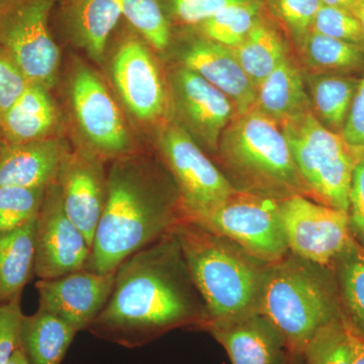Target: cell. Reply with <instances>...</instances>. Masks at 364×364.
I'll return each mask as SVG.
<instances>
[{"mask_svg": "<svg viewBox=\"0 0 364 364\" xmlns=\"http://www.w3.org/2000/svg\"><path fill=\"white\" fill-rule=\"evenodd\" d=\"M208 313L173 231L117 268L114 287L87 331L138 348L182 327L205 328Z\"/></svg>", "mask_w": 364, "mask_h": 364, "instance_id": "1", "label": "cell"}, {"mask_svg": "<svg viewBox=\"0 0 364 364\" xmlns=\"http://www.w3.org/2000/svg\"><path fill=\"white\" fill-rule=\"evenodd\" d=\"M183 221L181 196L165 176L141 158L112 160L107 198L85 269L117 272L133 254L173 231Z\"/></svg>", "mask_w": 364, "mask_h": 364, "instance_id": "2", "label": "cell"}, {"mask_svg": "<svg viewBox=\"0 0 364 364\" xmlns=\"http://www.w3.org/2000/svg\"><path fill=\"white\" fill-rule=\"evenodd\" d=\"M208 313L205 328L259 312L269 264L224 237L183 220L173 229Z\"/></svg>", "mask_w": 364, "mask_h": 364, "instance_id": "3", "label": "cell"}, {"mask_svg": "<svg viewBox=\"0 0 364 364\" xmlns=\"http://www.w3.org/2000/svg\"><path fill=\"white\" fill-rule=\"evenodd\" d=\"M217 154L238 191L277 200L294 196L311 198L282 127L256 109L228 124Z\"/></svg>", "mask_w": 364, "mask_h": 364, "instance_id": "4", "label": "cell"}, {"mask_svg": "<svg viewBox=\"0 0 364 364\" xmlns=\"http://www.w3.org/2000/svg\"><path fill=\"white\" fill-rule=\"evenodd\" d=\"M259 312L282 333L291 354H301L324 326L342 315L331 268L289 252L267 267Z\"/></svg>", "mask_w": 364, "mask_h": 364, "instance_id": "5", "label": "cell"}, {"mask_svg": "<svg viewBox=\"0 0 364 364\" xmlns=\"http://www.w3.org/2000/svg\"><path fill=\"white\" fill-rule=\"evenodd\" d=\"M280 127L311 198L347 212L356 159L341 135L325 128L313 112L287 119Z\"/></svg>", "mask_w": 364, "mask_h": 364, "instance_id": "6", "label": "cell"}, {"mask_svg": "<svg viewBox=\"0 0 364 364\" xmlns=\"http://www.w3.org/2000/svg\"><path fill=\"white\" fill-rule=\"evenodd\" d=\"M183 220L224 237L267 264L289 253L279 200L268 196L236 189L221 203Z\"/></svg>", "mask_w": 364, "mask_h": 364, "instance_id": "7", "label": "cell"}, {"mask_svg": "<svg viewBox=\"0 0 364 364\" xmlns=\"http://www.w3.org/2000/svg\"><path fill=\"white\" fill-rule=\"evenodd\" d=\"M157 146L181 196L183 219L221 203L236 191L224 172L176 122L162 126Z\"/></svg>", "mask_w": 364, "mask_h": 364, "instance_id": "8", "label": "cell"}, {"mask_svg": "<svg viewBox=\"0 0 364 364\" xmlns=\"http://www.w3.org/2000/svg\"><path fill=\"white\" fill-rule=\"evenodd\" d=\"M53 0H21L0 14V47L32 83L54 85L60 52L48 26Z\"/></svg>", "mask_w": 364, "mask_h": 364, "instance_id": "9", "label": "cell"}, {"mask_svg": "<svg viewBox=\"0 0 364 364\" xmlns=\"http://www.w3.org/2000/svg\"><path fill=\"white\" fill-rule=\"evenodd\" d=\"M279 208L289 252L331 268L352 239L347 212L304 196L279 200Z\"/></svg>", "mask_w": 364, "mask_h": 364, "instance_id": "10", "label": "cell"}, {"mask_svg": "<svg viewBox=\"0 0 364 364\" xmlns=\"http://www.w3.org/2000/svg\"><path fill=\"white\" fill-rule=\"evenodd\" d=\"M168 82L173 122L200 147L217 154L223 132L237 116L233 102L181 64L170 71Z\"/></svg>", "mask_w": 364, "mask_h": 364, "instance_id": "11", "label": "cell"}, {"mask_svg": "<svg viewBox=\"0 0 364 364\" xmlns=\"http://www.w3.org/2000/svg\"><path fill=\"white\" fill-rule=\"evenodd\" d=\"M74 114L91 154L112 160L129 156L132 141L119 107L100 76L90 67L78 65L71 79Z\"/></svg>", "mask_w": 364, "mask_h": 364, "instance_id": "12", "label": "cell"}, {"mask_svg": "<svg viewBox=\"0 0 364 364\" xmlns=\"http://www.w3.org/2000/svg\"><path fill=\"white\" fill-rule=\"evenodd\" d=\"M90 247L64 210L58 181L46 188L36 223L35 274L52 279L85 268Z\"/></svg>", "mask_w": 364, "mask_h": 364, "instance_id": "13", "label": "cell"}, {"mask_svg": "<svg viewBox=\"0 0 364 364\" xmlns=\"http://www.w3.org/2000/svg\"><path fill=\"white\" fill-rule=\"evenodd\" d=\"M114 85L129 111L143 122L164 117L168 105L166 86L156 61L142 41L129 38L112 62Z\"/></svg>", "mask_w": 364, "mask_h": 364, "instance_id": "14", "label": "cell"}, {"mask_svg": "<svg viewBox=\"0 0 364 364\" xmlns=\"http://www.w3.org/2000/svg\"><path fill=\"white\" fill-rule=\"evenodd\" d=\"M116 272L77 270L36 284L39 308L65 321L77 332L87 330L111 296Z\"/></svg>", "mask_w": 364, "mask_h": 364, "instance_id": "15", "label": "cell"}, {"mask_svg": "<svg viewBox=\"0 0 364 364\" xmlns=\"http://www.w3.org/2000/svg\"><path fill=\"white\" fill-rule=\"evenodd\" d=\"M64 210L92 247L107 198V172L91 153H68L57 176Z\"/></svg>", "mask_w": 364, "mask_h": 364, "instance_id": "16", "label": "cell"}, {"mask_svg": "<svg viewBox=\"0 0 364 364\" xmlns=\"http://www.w3.org/2000/svg\"><path fill=\"white\" fill-rule=\"evenodd\" d=\"M181 65L191 69L221 90L233 102L237 116L252 109L256 87L242 68L233 50L196 33L177 50Z\"/></svg>", "mask_w": 364, "mask_h": 364, "instance_id": "17", "label": "cell"}, {"mask_svg": "<svg viewBox=\"0 0 364 364\" xmlns=\"http://www.w3.org/2000/svg\"><path fill=\"white\" fill-rule=\"evenodd\" d=\"M232 364H287L291 353L277 327L260 312L205 328Z\"/></svg>", "mask_w": 364, "mask_h": 364, "instance_id": "18", "label": "cell"}, {"mask_svg": "<svg viewBox=\"0 0 364 364\" xmlns=\"http://www.w3.org/2000/svg\"><path fill=\"white\" fill-rule=\"evenodd\" d=\"M63 142L46 138L0 147V188H47L68 155Z\"/></svg>", "mask_w": 364, "mask_h": 364, "instance_id": "19", "label": "cell"}, {"mask_svg": "<svg viewBox=\"0 0 364 364\" xmlns=\"http://www.w3.org/2000/svg\"><path fill=\"white\" fill-rule=\"evenodd\" d=\"M252 109L279 124L312 112L304 72L291 54L258 86Z\"/></svg>", "mask_w": 364, "mask_h": 364, "instance_id": "20", "label": "cell"}, {"mask_svg": "<svg viewBox=\"0 0 364 364\" xmlns=\"http://www.w3.org/2000/svg\"><path fill=\"white\" fill-rule=\"evenodd\" d=\"M56 123V107L48 88L32 82L16 104L0 117V129L9 144L48 138Z\"/></svg>", "mask_w": 364, "mask_h": 364, "instance_id": "21", "label": "cell"}, {"mask_svg": "<svg viewBox=\"0 0 364 364\" xmlns=\"http://www.w3.org/2000/svg\"><path fill=\"white\" fill-rule=\"evenodd\" d=\"M122 16L117 0H68L66 21L74 41L102 61L107 41Z\"/></svg>", "mask_w": 364, "mask_h": 364, "instance_id": "22", "label": "cell"}, {"mask_svg": "<svg viewBox=\"0 0 364 364\" xmlns=\"http://www.w3.org/2000/svg\"><path fill=\"white\" fill-rule=\"evenodd\" d=\"M77 333L65 321L39 308L21 317L20 347L28 364H61Z\"/></svg>", "mask_w": 364, "mask_h": 364, "instance_id": "23", "label": "cell"}, {"mask_svg": "<svg viewBox=\"0 0 364 364\" xmlns=\"http://www.w3.org/2000/svg\"><path fill=\"white\" fill-rule=\"evenodd\" d=\"M36 223L0 233V304L21 296L35 273Z\"/></svg>", "mask_w": 364, "mask_h": 364, "instance_id": "24", "label": "cell"}, {"mask_svg": "<svg viewBox=\"0 0 364 364\" xmlns=\"http://www.w3.org/2000/svg\"><path fill=\"white\" fill-rule=\"evenodd\" d=\"M304 73L352 75L364 70V46L334 39L311 31L298 45Z\"/></svg>", "mask_w": 364, "mask_h": 364, "instance_id": "25", "label": "cell"}, {"mask_svg": "<svg viewBox=\"0 0 364 364\" xmlns=\"http://www.w3.org/2000/svg\"><path fill=\"white\" fill-rule=\"evenodd\" d=\"M232 50L256 90L291 54L289 43L279 28L263 14L245 39Z\"/></svg>", "mask_w": 364, "mask_h": 364, "instance_id": "26", "label": "cell"}, {"mask_svg": "<svg viewBox=\"0 0 364 364\" xmlns=\"http://www.w3.org/2000/svg\"><path fill=\"white\" fill-rule=\"evenodd\" d=\"M316 119L341 135L360 79L353 75L304 73Z\"/></svg>", "mask_w": 364, "mask_h": 364, "instance_id": "27", "label": "cell"}, {"mask_svg": "<svg viewBox=\"0 0 364 364\" xmlns=\"http://www.w3.org/2000/svg\"><path fill=\"white\" fill-rule=\"evenodd\" d=\"M331 270L342 315L364 340V249L351 239Z\"/></svg>", "mask_w": 364, "mask_h": 364, "instance_id": "28", "label": "cell"}, {"mask_svg": "<svg viewBox=\"0 0 364 364\" xmlns=\"http://www.w3.org/2000/svg\"><path fill=\"white\" fill-rule=\"evenodd\" d=\"M264 6L265 0L232 4L193 28L198 35L233 49L259 20Z\"/></svg>", "mask_w": 364, "mask_h": 364, "instance_id": "29", "label": "cell"}, {"mask_svg": "<svg viewBox=\"0 0 364 364\" xmlns=\"http://www.w3.org/2000/svg\"><path fill=\"white\" fill-rule=\"evenodd\" d=\"M301 355L304 364H353L354 332L343 315L321 328Z\"/></svg>", "mask_w": 364, "mask_h": 364, "instance_id": "30", "label": "cell"}, {"mask_svg": "<svg viewBox=\"0 0 364 364\" xmlns=\"http://www.w3.org/2000/svg\"><path fill=\"white\" fill-rule=\"evenodd\" d=\"M122 16L157 51L171 44V23L159 0H117Z\"/></svg>", "mask_w": 364, "mask_h": 364, "instance_id": "31", "label": "cell"}, {"mask_svg": "<svg viewBox=\"0 0 364 364\" xmlns=\"http://www.w3.org/2000/svg\"><path fill=\"white\" fill-rule=\"evenodd\" d=\"M47 188H0V233L36 219Z\"/></svg>", "mask_w": 364, "mask_h": 364, "instance_id": "32", "label": "cell"}, {"mask_svg": "<svg viewBox=\"0 0 364 364\" xmlns=\"http://www.w3.org/2000/svg\"><path fill=\"white\" fill-rule=\"evenodd\" d=\"M265 6L287 28L294 45H298L312 30L322 2L321 0H265Z\"/></svg>", "mask_w": 364, "mask_h": 364, "instance_id": "33", "label": "cell"}, {"mask_svg": "<svg viewBox=\"0 0 364 364\" xmlns=\"http://www.w3.org/2000/svg\"><path fill=\"white\" fill-rule=\"evenodd\" d=\"M313 32L364 46L363 28L351 11L322 4L314 21Z\"/></svg>", "mask_w": 364, "mask_h": 364, "instance_id": "34", "label": "cell"}, {"mask_svg": "<svg viewBox=\"0 0 364 364\" xmlns=\"http://www.w3.org/2000/svg\"><path fill=\"white\" fill-rule=\"evenodd\" d=\"M170 23L191 26L203 23L224 7L255 0H159Z\"/></svg>", "mask_w": 364, "mask_h": 364, "instance_id": "35", "label": "cell"}, {"mask_svg": "<svg viewBox=\"0 0 364 364\" xmlns=\"http://www.w3.org/2000/svg\"><path fill=\"white\" fill-rule=\"evenodd\" d=\"M21 296L0 304V364H9L20 347V325L23 313Z\"/></svg>", "mask_w": 364, "mask_h": 364, "instance_id": "36", "label": "cell"}, {"mask_svg": "<svg viewBox=\"0 0 364 364\" xmlns=\"http://www.w3.org/2000/svg\"><path fill=\"white\" fill-rule=\"evenodd\" d=\"M30 83L20 67L0 47V117L16 104Z\"/></svg>", "mask_w": 364, "mask_h": 364, "instance_id": "37", "label": "cell"}, {"mask_svg": "<svg viewBox=\"0 0 364 364\" xmlns=\"http://www.w3.org/2000/svg\"><path fill=\"white\" fill-rule=\"evenodd\" d=\"M348 203L349 232L352 239L364 249V156L358 158L354 164Z\"/></svg>", "mask_w": 364, "mask_h": 364, "instance_id": "38", "label": "cell"}, {"mask_svg": "<svg viewBox=\"0 0 364 364\" xmlns=\"http://www.w3.org/2000/svg\"><path fill=\"white\" fill-rule=\"evenodd\" d=\"M341 136L355 159L364 156V75L359 81Z\"/></svg>", "mask_w": 364, "mask_h": 364, "instance_id": "39", "label": "cell"}, {"mask_svg": "<svg viewBox=\"0 0 364 364\" xmlns=\"http://www.w3.org/2000/svg\"><path fill=\"white\" fill-rule=\"evenodd\" d=\"M353 364H364V340L355 333H354Z\"/></svg>", "mask_w": 364, "mask_h": 364, "instance_id": "40", "label": "cell"}, {"mask_svg": "<svg viewBox=\"0 0 364 364\" xmlns=\"http://www.w3.org/2000/svg\"><path fill=\"white\" fill-rule=\"evenodd\" d=\"M321 2L325 6L339 7L350 11L352 6L358 2V0H321Z\"/></svg>", "mask_w": 364, "mask_h": 364, "instance_id": "41", "label": "cell"}, {"mask_svg": "<svg viewBox=\"0 0 364 364\" xmlns=\"http://www.w3.org/2000/svg\"><path fill=\"white\" fill-rule=\"evenodd\" d=\"M350 11L358 18L361 28H363L364 35V0H358V2L352 6Z\"/></svg>", "mask_w": 364, "mask_h": 364, "instance_id": "42", "label": "cell"}, {"mask_svg": "<svg viewBox=\"0 0 364 364\" xmlns=\"http://www.w3.org/2000/svg\"><path fill=\"white\" fill-rule=\"evenodd\" d=\"M9 364H28L25 353L21 350V347H18L16 352H14L13 358L9 360Z\"/></svg>", "mask_w": 364, "mask_h": 364, "instance_id": "43", "label": "cell"}, {"mask_svg": "<svg viewBox=\"0 0 364 364\" xmlns=\"http://www.w3.org/2000/svg\"><path fill=\"white\" fill-rule=\"evenodd\" d=\"M20 1L21 0H0V14Z\"/></svg>", "mask_w": 364, "mask_h": 364, "instance_id": "44", "label": "cell"}, {"mask_svg": "<svg viewBox=\"0 0 364 364\" xmlns=\"http://www.w3.org/2000/svg\"><path fill=\"white\" fill-rule=\"evenodd\" d=\"M287 364H304L303 358L301 354H291Z\"/></svg>", "mask_w": 364, "mask_h": 364, "instance_id": "45", "label": "cell"}]
</instances>
